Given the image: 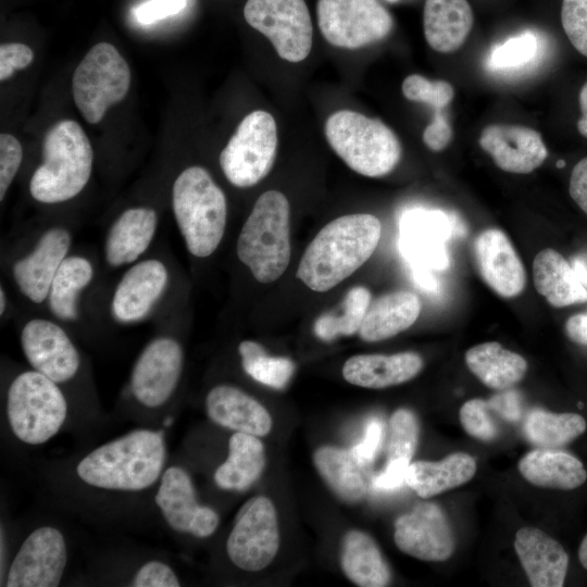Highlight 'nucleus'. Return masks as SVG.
I'll return each mask as SVG.
<instances>
[{
	"label": "nucleus",
	"mask_w": 587,
	"mask_h": 587,
	"mask_svg": "<svg viewBox=\"0 0 587 587\" xmlns=\"http://www.w3.org/2000/svg\"><path fill=\"white\" fill-rule=\"evenodd\" d=\"M380 236L382 223L373 214L337 217L327 223L308 245L296 276L314 291L330 290L371 258Z\"/></svg>",
	"instance_id": "f257e3e1"
},
{
	"label": "nucleus",
	"mask_w": 587,
	"mask_h": 587,
	"mask_svg": "<svg viewBox=\"0 0 587 587\" xmlns=\"http://www.w3.org/2000/svg\"><path fill=\"white\" fill-rule=\"evenodd\" d=\"M164 460L162 432L137 429L92 450L82 459L76 472L93 487L138 491L158 480Z\"/></svg>",
	"instance_id": "f03ea898"
},
{
	"label": "nucleus",
	"mask_w": 587,
	"mask_h": 587,
	"mask_svg": "<svg viewBox=\"0 0 587 587\" xmlns=\"http://www.w3.org/2000/svg\"><path fill=\"white\" fill-rule=\"evenodd\" d=\"M43 161L29 182L32 197L41 203H60L77 196L87 185L93 152L82 126L72 120L54 124L42 147Z\"/></svg>",
	"instance_id": "7ed1b4c3"
},
{
	"label": "nucleus",
	"mask_w": 587,
	"mask_h": 587,
	"mask_svg": "<svg viewBox=\"0 0 587 587\" xmlns=\"http://www.w3.org/2000/svg\"><path fill=\"white\" fill-rule=\"evenodd\" d=\"M289 221L290 205L286 196L268 190L257 199L239 233L237 257L262 284L277 280L288 267Z\"/></svg>",
	"instance_id": "20e7f679"
},
{
	"label": "nucleus",
	"mask_w": 587,
	"mask_h": 587,
	"mask_svg": "<svg viewBox=\"0 0 587 587\" xmlns=\"http://www.w3.org/2000/svg\"><path fill=\"white\" fill-rule=\"evenodd\" d=\"M172 208L187 250L197 258L211 255L224 236L227 203L205 168L189 166L177 176Z\"/></svg>",
	"instance_id": "39448f33"
},
{
	"label": "nucleus",
	"mask_w": 587,
	"mask_h": 587,
	"mask_svg": "<svg viewBox=\"0 0 587 587\" xmlns=\"http://www.w3.org/2000/svg\"><path fill=\"white\" fill-rule=\"evenodd\" d=\"M325 135L336 154L363 176H384L401 158L396 134L380 120L355 111L340 110L329 115Z\"/></svg>",
	"instance_id": "423d86ee"
},
{
	"label": "nucleus",
	"mask_w": 587,
	"mask_h": 587,
	"mask_svg": "<svg viewBox=\"0 0 587 587\" xmlns=\"http://www.w3.org/2000/svg\"><path fill=\"white\" fill-rule=\"evenodd\" d=\"M7 413L13 434L29 445L53 437L67 414V404L57 383L37 371L17 375L8 390Z\"/></svg>",
	"instance_id": "0eeeda50"
},
{
	"label": "nucleus",
	"mask_w": 587,
	"mask_h": 587,
	"mask_svg": "<svg viewBox=\"0 0 587 587\" xmlns=\"http://www.w3.org/2000/svg\"><path fill=\"white\" fill-rule=\"evenodd\" d=\"M130 68L109 42L90 48L72 79L74 102L90 124L99 123L112 104L121 102L130 85Z\"/></svg>",
	"instance_id": "6e6552de"
},
{
	"label": "nucleus",
	"mask_w": 587,
	"mask_h": 587,
	"mask_svg": "<svg viewBox=\"0 0 587 587\" xmlns=\"http://www.w3.org/2000/svg\"><path fill=\"white\" fill-rule=\"evenodd\" d=\"M277 150V128L266 111L255 110L243 117L220 154L227 180L247 188L261 182L272 170Z\"/></svg>",
	"instance_id": "1a4fd4ad"
},
{
	"label": "nucleus",
	"mask_w": 587,
	"mask_h": 587,
	"mask_svg": "<svg viewBox=\"0 0 587 587\" xmlns=\"http://www.w3.org/2000/svg\"><path fill=\"white\" fill-rule=\"evenodd\" d=\"M316 16L326 41L345 49L375 43L394 26L391 15L378 0H319Z\"/></svg>",
	"instance_id": "9d476101"
},
{
	"label": "nucleus",
	"mask_w": 587,
	"mask_h": 587,
	"mask_svg": "<svg viewBox=\"0 0 587 587\" xmlns=\"http://www.w3.org/2000/svg\"><path fill=\"white\" fill-rule=\"evenodd\" d=\"M243 16L282 59L297 63L309 55L313 28L304 0H247Z\"/></svg>",
	"instance_id": "9b49d317"
},
{
	"label": "nucleus",
	"mask_w": 587,
	"mask_h": 587,
	"mask_svg": "<svg viewBox=\"0 0 587 587\" xmlns=\"http://www.w3.org/2000/svg\"><path fill=\"white\" fill-rule=\"evenodd\" d=\"M279 548L277 514L265 496L249 499L239 510L226 542L230 561L247 572L265 569Z\"/></svg>",
	"instance_id": "f8f14e48"
},
{
	"label": "nucleus",
	"mask_w": 587,
	"mask_h": 587,
	"mask_svg": "<svg viewBox=\"0 0 587 587\" xmlns=\"http://www.w3.org/2000/svg\"><path fill=\"white\" fill-rule=\"evenodd\" d=\"M394 540L403 553L432 562L448 560L455 548L447 515L433 502L419 503L400 515L395 522Z\"/></svg>",
	"instance_id": "ddd939ff"
},
{
	"label": "nucleus",
	"mask_w": 587,
	"mask_h": 587,
	"mask_svg": "<svg viewBox=\"0 0 587 587\" xmlns=\"http://www.w3.org/2000/svg\"><path fill=\"white\" fill-rule=\"evenodd\" d=\"M66 564V545L60 530L45 526L22 544L7 577L8 587H55Z\"/></svg>",
	"instance_id": "4468645a"
},
{
	"label": "nucleus",
	"mask_w": 587,
	"mask_h": 587,
	"mask_svg": "<svg viewBox=\"0 0 587 587\" xmlns=\"http://www.w3.org/2000/svg\"><path fill=\"white\" fill-rule=\"evenodd\" d=\"M184 362L180 345L170 337L149 342L138 357L130 378L135 398L148 408L165 403L175 390Z\"/></svg>",
	"instance_id": "2eb2a0df"
},
{
	"label": "nucleus",
	"mask_w": 587,
	"mask_h": 587,
	"mask_svg": "<svg viewBox=\"0 0 587 587\" xmlns=\"http://www.w3.org/2000/svg\"><path fill=\"white\" fill-rule=\"evenodd\" d=\"M21 346L33 369L57 384L70 380L79 369L75 346L63 328L51 321H28L21 333Z\"/></svg>",
	"instance_id": "dca6fc26"
},
{
	"label": "nucleus",
	"mask_w": 587,
	"mask_h": 587,
	"mask_svg": "<svg viewBox=\"0 0 587 587\" xmlns=\"http://www.w3.org/2000/svg\"><path fill=\"white\" fill-rule=\"evenodd\" d=\"M479 146L504 172L528 174L538 168L548 150L538 132L522 125L492 124L479 136Z\"/></svg>",
	"instance_id": "f3484780"
},
{
	"label": "nucleus",
	"mask_w": 587,
	"mask_h": 587,
	"mask_svg": "<svg viewBox=\"0 0 587 587\" xmlns=\"http://www.w3.org/2000/svg\"><path fill=\"white\" fill-rule=\"evenodd\" d=\"M72 237L63 227H52L38 239L34 249L13 265V278L20 291L35 303L49 295L53 277L67 257Z\"/></svg>",
	"instance_id": "a211bd4d"
},
{
	"label": "nucleus",
	"mask_w": 587,
	"mask_h": 587,
	"mask_svg": "<svg viewBox=\"0 0 587 587\" xmlns=\"http://www.w3.org/2000/svg\"><path fill=\"white\" fill-rule=\"evenodd\" d=\"M474 254L482 278L497 295L513 298L523 291L526 285L524 265L502 230H483L475 239Z\"/></svg>",
	"instance_id": "6ab92c4d"
},
{
	"label": "nucleus",
	"mask_w": 587,
	"mask_h": 587,
	"mask_svg": "<svg viewBox=\"0 0 587 587\" xmlns=\"http://www.w3.org/2000/svg\"><path fill=\"white\" fill-rule=\"evenodd\" d=\"M168 282L166 266L159 260H142L130 266L112 298V313L121 323H135L151 311Z\"/></svg>",
	"instance_id": "aec40b11"
},
{
	"label": "nucleus",
	"mask_w": 587,
	"mask_h": 587,
	"mask_svg": "<svg viewBox=\"0 0 587 587\" xmlns=\"http://www.w3.org/2000/svg\"><path fill=\"white\" fill-rule=\"evenodd\" d=\"M514 548L532 586L564 585L569 555L555 539L539 528L522 527L516 532Z\"/></svg>",
	"instance_id": "412c9836"
},
{
	"label": "nucleus",
	"mask_w": 587,
	"mask_h": 587,
	"mask_svg": "<svg viewBox=\"0 0 587 587\" xmlns=\"http://www.w3.org/2000/svg\"><path fill=\"white\" fill-rule=\"evenodd\" d=\"M205 409L215 424L235 432L262 437L272 429V417L265 407L230 385L212 388L205 398Z\"/></svg>",
	"instance_id": "4be33fe9"
},
{
	"label": "nucleus",
	"mask_w": 587,
	"mask_h": 587,
	"mask_svg": "<svg viewBox=\"0 0 587 587\" xmlns=\"http://www.w3.org/2000/svg\"><path fill=\"white\" fill-rule=\"evenodd\" d=\"M420 354L404 351L394 354H358L342 366L344 378L355 386L382 389L415 377L423 369Z\"/></svg>",
	"instance_id": "5701e85b"
},
{
	"label": "nucleus",
	"mask_w": 587,
	"mask_h": 587,
	"mask_svg": "<svg viewBox=\"0 0 587 587\" xmlns=\"http://www.w3.org/2000/svg\"><path fill=\"white\" fill-rule=\"evenodd\" d=\"M158 226V215L150 208H130L110 227L104 255L111 266L136 261L150 246Z\"/></svg>",
	"instance_id": "b1692460"
},
{
	"label": "nucleus",
	"mask_w": 587,
	"mask_h": 587,
	"mask_svg": "<svg viewBox=\"0 0 587 587\" xmlns=\"http://www.w3.org/2000/svg\"><path fill=\"white\" fill-rule=\"evenodd\" d=\"M474 22L466 0H425L424 36L435 51L450 53L465 42Z\"/></svg>",
	"instance_id": "393cba45"
},
{
	"label": "nucleus",
	"mask_w": 587,
	"mask_h": 587,
	"mask_svg": "<svg viewBox=\"0 0 587 587\" xmlns=\"http://www.w3.org/2000/svg\"><path fill=\"white\" fill-rule=\"evenodd\" d=\"M421 308L420 298L412 291L383 295L370 303L359 336L367 342L391 338L415 323Z\"/></svg>",
	"instance_id": "a878e982"
},
{
	"label": "nucleus",
	"mask_w": 587,
	"mask_h": 587,
	"mask_svg": "<svg viewBox=\"0 0 587 587\" xmlns=\"http://www.w3.org/2000/svg\"><path fill=\"white\" fill-rule=\"evenodd\" d=\"M533 279L538 294L554 308L587 302V289L572 264L554 249L547 248L536 254Z\"/></svg>",
	"instance_id": "bb28decb"
},
{
	"label": "nucleus",
	"mask_w": 587,
	"mask_h": 587,
	"mask_svg": "<svg viewBox=\"0 0 587 587\" xmlns=\"http://www.w3.org/2000/svg\"><path fill=\"white\" fill-rule=\"evenodd\" d=\"M519 471L530 484L539 487L572 490L587 479L584 464L573 454L548 448H538L519 461Z\"/></svg>",
	"instance_id": "cd10ccee"
},
{
	"label": "nucleus",
	"mask_w": 587,
	"mask_h": 587,
	"mask_svg": "<svg viewBox=\"0 0 587 587\" xmlns=\"http://www.w3.org/2000/svg\"><path fill=\"white\" fill-rule=\"evenodd\" d=\"M475 472V459L467 453L455 452L438 462L410 463L405 484L420 497L429 498L465 484Z\"/></svg>",
	"instance_id": "c85d7f7f"
},
{
	"label": "nucleus",
	"mask_w": 587,
	"mask_h": 587,
	"mask_svg": "<svg viewBox=\"0 0 587 587\" xmlns=\"http://www.w3.org/2000/svg\"><path fill=\"white\" fill-rule=\"evenodd\" d=\"M340 564L347 578L360 587H384L391 578L375 540L362 530L351 529L344 536Z\"/></svg>",
	"instance_id": "c756f323"
},
{
	"label": "nucleus",
	"mask_w": 587,
	"mask_h": 587,
	"mask_svg": "<svg viewBox=\"0 0 587 587\" xmlns=\"http://www.w3.org/2000/svg\"><path fill=\"white\" fill-rule=\"evenodd\" d=\"M465 363L485 386L496 390L511 388L527 371V362L521 354L496 341L470 348L465 352Z\"/></svg>",
	"instance_id": "7c9ffc66"
},
{
	"label": "nucleus",
	"mask_w": 587,
	"mask_h": 587,
	"mask_svg": "<svg viewBox=\"0 0 587 587\" xmlns=\"http://www.w3.org/2000/svg\"><path fill=\"white\" fill-rule=\"evenodd\" d=\"M265 452L258 436L236 432L229 439L228 457L214 473L215 484L226 490H245L261 475Z\"/></svg>",
	"instance_id": "2f4dec72"
},
{
	"label": "nucleus",
	"mask_w": 587,
	"mask_h": 587,
	"mask_svg": "<svg viewBox=\"0 0 587 587\" xmlns=\"http://www.w3.org/2000/svg\"><path fill=\"white\" fill-rule=\"evenodd\" d=\"M313 460L319 474L339 499L355 503L364 498L363 466L350 450L322 446L314 452Z\"/></svg>",
	"instance_id": "473e14b6"
},
{
	"label": "nucleus",
	"mask_w": 587,
	"mask_h": 587,
	"mask_svg": "<svg viewBox=\"0 0 587 587\" xmlns=\"http://www.w3.org/2000/svg\"><path fill=\"white\" fill-rule=\"evenodd\" d=\"M154 500L173 529L190 533L202 507L196 500L191 478L183 469L172 466L164 472Z\"/></svg>",
	"instance_id": "72a5a7b5"
},
{
	"label": "nucleus",
	"mask_w": 587,
	"mask_h": 587,
	"mask_svg": "<svg viewBox=\"0 0 587 587\" xmlns=\"http://www.w3.org/2000/svg\"><path fill=\"white\" fill-rule=\"evenodd\" d=\"M93 267L84 257H66L59 266L50 286L48 300L53 315L62 321L77 319L79 292L92 280Z\"/></svg>",
	"instance_id": "f704fd0d"
},
{
	"label": "nucleus",
	"mask_w": 587,
	"mask_h": 587,
	"mask_svg": "<svg viewBox=\"0 0 587 587\" xmlns=\"http://www.w3.org/2000/svg\"><path fill=\"white\" fill-rule=\"evenodd\" d=\"M586 426L579 414L535 409L528 413L523 432L526 439L538 448L558 449L584 434Z\"/></svg>",
	"instance_id": "c9c22d12"
},
{
	"label": "nucleus",
	"mask_w": 587,
	"mask_h": 587,
	"mask_svg": "<svg viewBox=\"0 0 587 587\" xmlns=\"http://www.w3.org/2000/svg\"><path fill=\"white\" fill-rule=\"evenodd\" d=\"M370 303L371 292L366 287L351 288L344 299L342 314H322L314 323L315 335L324 341H330L340 336L359 333Z\"/></svg>",
	"instance_id": "e433bc0d"
},
{
	"label": "nucleus",
	"mask_w": 587,
	"mask_h": 587,
	"mask_svg": "<svg viewBox=\"0 0 587 587\" xmlns=\"http://www.w3.org/2000/svg\"><path fill=\"white\" fill-rule=\"evenodd\" d=\"M241 365L254 380L274 389H284L295 372V364L284 357H271L253 341L243 340L238 346Z\"/></svg>",
	"instance_id": "4c0bfd02"
},
{
	"label": "nucleus",
	"mask_w": 587,
	"mask_h": 587,
	"mask_svg": "<svg viewBox=\"0 0 587 587\" xmlns=\"http://www.w3.org/2000/svg\"><path fill=\"white\" fill-rule=\"evenodd\" d=\"M420 426L415 414L408 409L396 410L389 420L387 461H411L419 441Z\"/></svg>",
	"instance_id": "58836bf2"
},
{
	"label": "nucleus",
	"mask_w": 587,
	"mask_h": 587,
	"mask_svg": "<svg viewBox=\"0 0 587 587\" xmlns=\"http://www.w3.org/2000/svg\"><path fill=\"white\" fill-rule=\"evenodd\" d=\"M538 47V39L534 33L519 34L494 47L489 55V65L500 71L520 68L535 59Z\"/></svg>",
	"instance_id": "ea45409f"
},
{
	"label": "nucleus",
	"mask_w": 587,
	"mask_h": 587,
	"mask_svg": "<svg viewBox=\"0 0 587 587\" xmlns=\"http://www.w3.org/2000/svg\"><path fill=\"white\" fill-rule=\"evenodd\" d=\"M402 93L408 100L426 103L436 111L444 110L451 102L454 90L446 80H429L412 74L403 80Z\"/></svg>",
	"instance_id": "a19ab883"
},
{
	"label": "nucleus",
	"mask_w": 587,
	"mask_h": 587,
	"mask_svg": "<svg viewBox=\"0 0 587 587\" xmlns=\"http://www.w3.org/2000/svg\"><path fill=\"white\" fill-rule=\"evenodd\" d=\"M400 247L408 258L426 267L444 268L448 264L441 239L402 233Z\"/></svg>",
	"instance_id": "79ce46f5"
},
{
	"label": "nucleus",
	"mask_w": 587,
	"mask_h": 587,
	"mask_svg": "<svg viewBox=\"0 0 587 587\" xmlns=\"http://www.w3.org/2000/svg\"><path fill=\"white\" fill-rule=\"evenodd\" d=\"M401 233L444 239L449 235L451 223L441 211L414 209L405 212L400 221Z\"/></svg>",
	"instance_id": "37998d69"
},
{
	"label": "nucleus",
	"mask_w": 587,
	"mask_h": 587,
	"mask_svg": "<svg viewBox=\"0 0 587 587\" xmlns=\"http://www.w3.org/2000/svg\"><path fill=\"white\" fill-rule=\"evenodd\" d=\"M488 401L471 399L460 409V423L472 437L482 441H491L498 435L496 423L490 416Z\"/></svg>",
	"instance_id": "c03bdc74"
},
{
	"label": "nucleus",
	"mask_w": 587,
	"mask_h": 587,
	"mask_svg": "<svg viewBox=\"0 0 587 587\" xmlns=\"http://www.w3.org/2000/svg\"><path fill=\"white\" fill-rule=\"evenodd\" d=\"M561 21L573 47L587 57V0H562Z\"/></svg>",
	"instance_id": "a18cd8bd"
},
{
	"label": "nucleus",
	"mask_w": 587,
	"mask_h": 587,
	"mask_svg": "<svg viewBox=\"0 0 587 587\" xmlns=\"http://www.w3.org/2000/svg\"><path fill=\"white\" fill-rule=\"evenodd\" d=\"M23 149L10 134L0 135V200L2 201L22 163Z\"/></svg>",
	"instance_id": "49530a36"
},
{
	"label": "nucleus",
	"mask_w": 587,
	"mask_h": 587,
	"mask_svg": "<svg viewBox=\"0 0 587 587\" xmlns=\"http://www.w3.org/2000/svg\"><path fill=\"white\" fill-rule=\"evenodd\" d=\"M189 0H147L134 8L135 20L150 25L183 11Z\"/></svg>",
	"instance_id": "de8ad7c7"
},
{
	"label": "nucleus",
	"mask_w": 587,
	"mask_h": 587,
	"mask_svg": "<svg viewBox=\"0 0 587 587\" xmlns=\"http://www.w3.org/2000/svg\"><path fill=\"white\" fill-rule=\"evenodd\" d=\"M132 585L135 587H177L179 580L167 564L150 561L137 571Z\"/></svg>",
	"instance_id": "09e8293b"
},
{
	"label": "nucleus",
	"mask_w": 587,
	"mask_h": 587,
	"mask_svg": "<svg viewBox=\"0 0 587 587\" xmlns=\"http://www.w3.org/2000/svg\"><path fill=\"white\" fill-rule=\"evenodd\" d=\"M34 60L33 50L20 42H8L0 46V79L3 82L17 70L27 67Z\"/></svg>",
	"instance_id": "8fccbe9b"
},
{
	"label": "nucleus",
	"mask_w": 587,
	"mask_h": 587,
	"mask_svg": "<svg viewBox=\"0 0 587 587\" xmlns=\"http://www.w3.org/2000/svg\"><path fill=\"white\" fill-rule=\"evenodd\" d=\"M383 437V422L376 417L371 419L365 426L363 438L350 450L362 466L373 462L380 448Z\"/></svg>",
	"instance_id": "3c124183"
},
{
	"label": "nucleus",
	"mask_w": 587,
	"mask_h": 587,
	"mask_svg": "<svg viewBox=\"0 0 587 587\" xmlns=\"http://www.w3.org/2000/svg\"><path fill=\"white\" fill-rule=\"evenodd\" d=\"M452 139V129L444 110H436L423 133L424 143L433 151L444 150Z\"/></svg>",
	"instance_id": "603ef678"
},
{
	"label": "nucleus",
	"mask_w": 587,
	"mask_h": 587,
	"mask_svg": "<svg viewBox=\"0 0 587 587\" xmlns=\"http://www.w3.org/2000/svg\"><path fill=\"white\" fill-rule=\"evenodd\" d=\"M409 461H387L383 472L375 476L372 486L377 490L389 491L400 488L405 483Z\"/></svg>",
	"instance_id": "864d4df0"
},
{
	"label": "nucleus",
	"mask_w": 587,
	"mask_h": 587,
	"mask_svg": "<svg viewBox=\"0 0 587 587\" xmlns=\"http://www.w3.org/2000/svg\"><path fill=\"white\" fill-rule=\"evenodd\" d=\"M490 410L508 422H516L522 416V400L514 390L502 391L488 401Z\"/></svg>",
	"instance_id": "5fc2aeb1"
},
{
	"label": "nucleus",
	"mask_w": 587,
	"mask_h": 587,
	"mask_svg": "<svg viewBox=\"0 0 587 587\" xmlns=\"http://www.w3.org/2000/svg\"><path fill=\"white\" fill-rule=\"evenodd\" d=\"M569 189L572 199L587 214V157L572 170Z\"/></svg>",
	"instance_id": "6e6d98bb"
},
{
	"label": "nucleus",
	"mask_w": 587,
	"mask_h": 587,
	"mask_svg": "<svg viewBox=\"0 0 587 587\" xmlns=\"http://www.w3.org/2000/svg\"><path fill=\"white\" fill-rule=\"evenodd\" d=\"M218 525L217 513L208 507H202L191 527L190 534L196 537H208Z\"/></svg>",
	"instance_id": "4d7b16f0"
},
{
	"label": "nucleus",
	"mask_w": 587,
	"mask_h": 587,
	"mask_svg": "<svg viewBox=\"0 0 587 587\" xmlns=\"http://www.w3.org/2000/svg\"><path fill=\"white\" fill-rule=\"evenodd\" d=\"M564 329L570 340L587 346V313L575 314L569 317Z\"/></svg>",
	"instance_id": "13d9d810"
},
{
	"label": "nucleus",
	"mask_w": 587,
	"mask_h": 587,
	"mask_svg": "<svg viewBox=\"0 0 587 587\" xmlns=\"http://www.w3.org/2000/svg\"><path fill=\"white\" fill-rule=\"evenodd\" d=\"M579 105L582 116L577 122V129L583 137L587 138V79L579 92Z\"/></svg>",
	"instance_id": "bf43d9fd"
},
{
	"label": "nucleus",
	"mask_w": 587,
	"mask_h": 587,
	"mask_svg": "<svg viewBox=\"0 0 587 587\" xmlns=\"http://www.w3.org/2000/svg\"><path fill=\"white\" fill-rule=\"evenodd\" d=\"M571 264L580 283L587 289V254H579L574 257L571 261Z\"/></svg>",
	"instance_id": "052dcab7"
},
{
	"label": "nucleus",
	"mask_w": 587,
	"mask_h": 587,
	"mask_svg": "<svg viewBox=\"0 0 587 587\" xmlns=\"http://www.w3.org/2000/svg\"><path fill=\"white\" fill-rule=\"evenodd\" d=\"M415 282L424 289H433L435 287V279L426 272L416 270L413 273Z\"/></svg>",
	"instance_id": "680f3d73"
},
{
	"label": "nucleus",
	"mask_w": 587,
	"mask_h": 587,
	"mask_svg": "<svg viewBox=\"0 0 587 587\" xmlns=\"http://www.w3.org/2000/svg\"><path fill=\"white\" fill-rule=\"evenodd\" d=\"M578 559L583 567L587 570V534L579 546Z\"/></svg>",
	"instance_id": "e2e57ef3"
},
{
	"label": "nucleus",
	"mask_w": 587,
	"mask_h": 587,
	"mask_svg": "<svg viewBox=\"0 0 587 587\" xmlns=\"http://www.w3.org/2000/svg\"><path fill=\"white\" fill-rule=\"evenodd\" d=\"M0 298H1L0 313L3 314L4 311H5V307H7L5 291H4L3 287L0 288Z\"/></svg>",
	"instance_id": "0e129e2a"
},
{
	"label": "nucleus",
	"mask_w": 587,
	"mask_h": 587,
	"mask_svg": "<svg viewBox=\"0 0 587 587\" xmlns=\"http://www.w3.org/2000/svg\"><path fill=\"white\" fill-rule=\"evenodd\" d=\"M565 166V162L563 160H559L557 162V167L561 168V167H564Z\"/></svg>",
	"instance_id": "69168bd1"
},
{
	"label": "nucleus",
	"mask_w": 587,
	"mask_h": 587,
	"mask_svg": "<svg viewBox=\"0 0 587 587\" xmlns=\"http://www.w3.org/2000/svg\"><path fill=\"white\" fill-rule=\"evenodd\" d=\"M172 423V419L171 417H167L165 421H164V425L165 426H170Z\"/></svg>",
	"instance_id": "338daca9"
},
{
	"label": "nucleus",
	"mask_w": 587,
	"mask_h": 587,
	"mask_svg": "<svg viewBox=\"0 0 587 587\" xmlns=\"http://www.w3.org/2000/svg\"><path fill=\"white\" fill-rule=\"evenodd\" d=\"M385 1H387V2H389V3H396V2H398L399 0H385Z\"/></svg>",
	"instance_id": "774afa93"
}]
</instances>
